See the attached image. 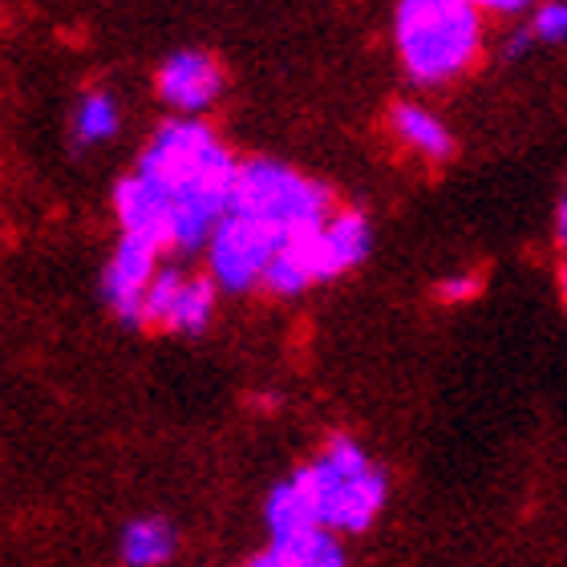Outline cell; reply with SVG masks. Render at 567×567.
I'll list each match as a JSON object with an SVG mask.
<instances>
[{
	"instance_id": "obj_21",
	"label": "cell",
	"mask_w": 567,
	"mask_h": 567,
	"mask_svg": "<svg viewBox=\"0 0 567 567\" xmlns=\"http://www.w3.org/2000/svg\"><path fill=\"white\" fill-rule=\"evenodd\" d=\"M559 239L567 244V199H564V207H559Z\"/></svg>"
},
{
	"instance_id": "obj_5",
	"label": "cell",
	"mask_w": 567,
	"mask_h": 567,
	"mask_svg": "<svg viewBox=\"0 0 567 567\" xmlns=\"http://www.w3.org/2000/svg\"><path fill=\"white\" fill-rule=\"evenodd\" d=\"M369 248H373V231L365 215L337 207L312 236L288 239L276 251L260 288H268L272 296H300L312 284L337 280L349 268H357L369 256Z\"/></svg>"
},
{
	"instance_id": "obj_13",
	"label": "cell",
	"mask_w": 567,
	"mask_h": 567,
	"mask_svg": "<svg viewBox=\"0 0 567 567\" xmlns=\"http://www.w3.org/2000/svg\"><path fill=\"white\" fill-rule=\"evenodd\" d=\"M215 292H219V284L212 276H190L183 280L178 288V300L171 308V320H166V332H183V337H195L212 324L215 317Z\"/></svg>"
},
{
	"instance_id": "obj_1",
	"label": "cell",
	"mask_w": 567,
	"mask_h": 567,
	"mask_svg": "<svg viewBox=\"0 0 567 567\" xmlns=\"http://www.w3.org/2000/svg\"><path fill=\"white\" fill-rule=\"evenodd\" d=\"M393 45L414 85H446L471 70L483 49V9L474 0H402Z\"/></svg>"
},
{
	"instance_id": "obj_12",
	"label": "cell",
	"mask_w": 567,
	"mask_h": 567,
	"mask_svg": "<svg viewBox=\"0 0 567 567\" xmlns=\"http://www.w3.org/2000/svg\"><path fill=\"white\" fill-rule=\"evenodd\" d=\"M178 535L166 519H134L122 532V564L126 567H163L175 556Z\"/></svg>"
},
{
	"instance_id": "obj_20",
	"label": "cell",
	"mask_w": 567,
	"mask_h": 567,
	"mask_svg": "<svg viewBox=\"0 0 567 567\" xmlns=\"http://www.w3.org/2000/svg\"><path fill=\"white\" fill-rule=\"evenodd\" d=\"M248 567H292V564H288V559H284L280 551H272V547H268V551H264V556L251 559Z\"/></svg>"
},
{
	"instance_id": "obj_11",
	"label": "cell",
	"mask_w": 567,
	"mask_h": 567,
	"mask_svg": "<svg viewBox=\"0 0 567 567\" xmlns=\"http://www.w3.org/2000/svg\"><path fill=\"white\" fill-rule=\"evenodd\" d=\"M264 519H268V532H272V544H288V539H300V535L317 532L320 519L312 503H308L305 486L292 478H284L280 486H272L268 495V507H264Z\"/></svg>"
},
{
	"instance_id": "obj_16",
	"label": "cell",
	"mask_w": 567,
	"mask_h": 567,
	"mask_svg": "<svg viewBox=\"0 0 567 567\" xmlns=\"http://www.w3.org/2000/svg\"><path fill=\"white\" fill-rule=\"evenodd\" d=\"M183 280H187L183 268H158L151 292H146V305H142V324H146V329H166V320H171V308H175Z\"/></svg>"
},
{
	"instance_id": "obj_9",
	"label": "cell",
	"mask_w": 567,
	"mask_h": 567,
	"mask_svg": "<svg viewBox=\"0 0 567 567\" xmlns=\"http://www.w3.org/2000/svg\"><path fill=\"white\" fill-rule=\"evenodd\" d=\"M114 215L122 236H138L154 248H171V195L146 175H126L114 190Z\"/></svg>"
},
{
	"instance_id": "obj_19",
	"label": "cell",
	"mask_w": 567,
	"mask_h": 567,
	"mask_svg": "<svg viewBox=\"0 0 567 567\" xmlns=\"http://www.w3.org/2000/svg\"><path fill=\"white\" fill-rule=\"evenodd\" d=\"M483 12H503V17H511V12H523L532 9V0H474Z\"/></svg>"
},
{
	"instance_id": "obj_14",
	"label": "cell",
	"mask_w": 567,
	"mask_h": 567,
	"mask_svg": "<svg viewBox=\"0 0 567 567\" xmlns=\"http://www.w3.org/2000/svg\"><path fill=\"white\" fill-rule=\"evenodd\" d=\"M114 131H118V102L110 94H85L82 102H78V110H73V122H70L73 146L90 151L97 142L114 138Z\"/></svg>"
},
{
	"instance_id": "obj_6",
	"label": "cell",
	"mask_w": 567,
	"mask_h": 567,
	"mask_svg": "<svg viewBox=\"0 0 567 567\" xmlns=\"http://www.w3.org/2000/svg\"><path fill=\"white\" fill-rule=\"evenodd\" d=\"M280 248L284 239L276 236L272 227L256 224V219H248V215L239 212H227V219L215 227L212 244H207V276L224 292L260 288Z\"/></svg>"
},
{
	"instance_id": "obj_3",
	"label": "cell",
	"mask_w": 567,
	"mask_h": 567,
	"mask_svg": "<svg viewBox=\"0 0 567 567\" xmlns=\"http://www.w3.org/2000/svg\"><path fill=\"white\" fill-rule=\"evenodd\" d=\"M324 532H365L385 507V474L349 437H332L317 462L296 471Z\"/></svg>"
},
{
	"instance_id": "obj_17",
	"label": "cell",
	"mask_w": 567,
	"mask_h": 567,
	"mask_svg": "<svg viewBox=\"0 0 567 567\" xmlns=\"http://www.w3.org/2000/svg\"><path fill=\"white\" fill-rule=\"evenodd\" d=\"M527 33H532L535 45H559V41H567V0L539 4L532 24H527Z\"/></svg>"
},
{
	"instance_id": "obj_7",
	"label": "cell",
	"mask_w": 567,
	"mask_h": 567,
	"mask_svg": "<svg viewBox=\"0 0 567 567\" xmlns=\"http://www.w3.org/2000/svg\"><path fill=\"white\" fill-rule=\"evenodd\" d=\"M158 251L163 248H154L138 236H122L110 256L106 272H102V300L122 324H142V305L158 276Z\"/></svg>"
},
{
	"instance_id": "obj_8",
	"label": "cell",
	"mask_w": 567,
	"mask_h": 567,
	"mask_svg": "<svg viewBox=\"0 0 567 567\" xmlns=\"http://www.w3.org/2000/svg\"><path fill=\"white\" fill-rule=\"evenodd\" d=\"M224 94V70L219 61L199 53V49H178L158 70V97L178 114H203Z\"/></svg>"
},
{
	"instance_id": "obj_10",
	"label": "cell",
	"mask_w": 567,
	"mask_h": 567,
	"mask_svg": "<svg viewBox=\"0 0 567 567\" xmlns=\"http://www.w3.org/2000/svg\"><path fill=\"white\" fill-rule=\"evenodd\" d=\"M390 131L405 151L422 154L430 163H446L454 154V138H450L446 122L437 118L434 110L414 106V102H402V106L390 110Z\"/></svg>"
},
{
	"instance_id": "obj_15",
	"label": "cell",
	"mask_w": 567,
	"mask_h": 567,
	"mask_svg": "<svg viewBox=\"0 0 567 567\" xmlns=\"http://www.w3.org/2000/svg\"><path fill=\"white\" fill-rule=\"evenodd\" d=\"M272 551H280L292 567H344V551L337 544V535L317 527V532L288 539V544H272Z\"/></svg>"
},
{
	"instance_id": "obj_4",
	"label": "cell",
	"mask_w": 567,
	"mask_h": 567,
	"mask_svg": "<svg viewBox=\"0 0 567 567\" xmlns=\"http://www.w3.org/2000/svg\"><path fill=\"white\" fill-rule=\"evenodd\" d=\"M231 212L272 227L276 236L288 244V239L312 236L337 207H332V195L320 187L317 178L300 175L284 163H272V158H251V163L239 166Z\"/></svg>"
},
{
	"instance_id": "obj_18",
	"label": "cell",
	"mask_w": 567,
	"mask_h": 567,
	"mask_svg": "<svg viewBox=\"0 0 567 567\" xmlns=\"http://www.w3.org/2000/svg\"><path fill=\"white\" fill-rule=\"evenodd\" d=\"M437 296H442V300H462V296H474V280H471V276H458V280L437 284Z\"/></svg>"
},
{
	"instance_id": "obj_2",
	"label": "cell",
	"mask_w": 567,
	"mask_h": 567,
	"mask_svg": "<svg viewBox=\"0 0 567 567\" xmlns=\"http://www.w3.org/2000/svg\"><path fill=\"white\" fill-rule=\"evenodd\" d=\"M239 166L244 163H236V154L203 122L175 118L151 134L138 158V175L158 183L171 203H215L231 212Z\"/></svg>"
}]
</instances>
